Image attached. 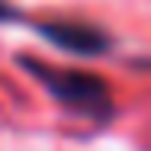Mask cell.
Segmentation results:
<instances>
[{"instance_id":"cell-1","label":"cell","mask_w":151,"mask_h":151,"mask_svg":"<svg viewBox=\"0 0 151 151\" xmlns=\"http://www.w3.org/2000/svg\"><path fill=\"white\" fill-rule=\"evenodd\" d=\"M26 68L68 109H74L81 116H90V119H106L109 116V109H113L109 90H106V84L96 74L77 71V68H45L39 61H26Z\"/></svg>"},{"instance_id":"cell-2","label":"cell","mask_w":151,"mask_h":151,"mask_svg":"<svg viewBox=\"0 0 151 151\" xmlns=\"http://www.w3.org/2000/svg\"><path fill=\"white\" fill-rule=\"evenodd\" d=\"M42 32L55 45H61L64 52H74V55H96L106 45L103 35L84 23H48V26H42Z\"/></svg>"},{"instance_id":"cell-3","label":"cell","mask_w":151,"mask_h":151,"mask_svg":"<svg viewBox=\"0 0 151 151\" xmlns=\"http://www.w3.org/2000/svg\"><path fill=\"white\" fill-rule=\"evenodd\" d=\"M3 16H6V10H3V3H0V19H3Z\"/></svg>"}]
</instances>
